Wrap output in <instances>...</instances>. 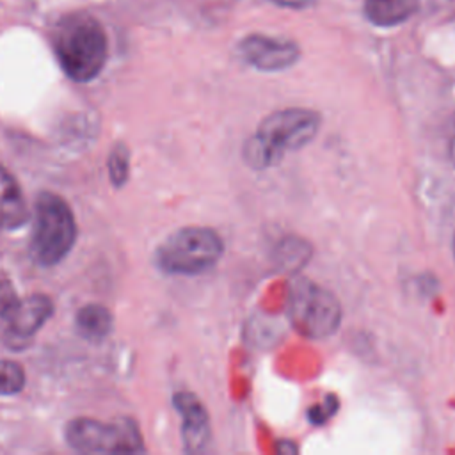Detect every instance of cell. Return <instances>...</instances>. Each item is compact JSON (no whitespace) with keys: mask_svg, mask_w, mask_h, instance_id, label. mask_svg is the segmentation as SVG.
<instances>
[{"mask_svg":"<svg viewBox=\"0 0 455 455\" xmlns=\"http://www.w3.org/2000/svg\"><path fill=\"white\" fill-rule=\"evenodd\" d=\"M320 128V116L307 108H284L267 116L245 142V162L267 169L283 160L288 151L309 144Z\"/></svg>","mask_w":455,"mask_h":455,"instance_id":"6da1fadb","label":"cell"},{"mask_svg":"<svg viewBox=\"0 0 455 455\" xmlns=\"http://www.w3.org/2000/svg\"><path fill=\"white\" fill-rule=\"evenodd\" d=\"M53 46L62 71L75 82L96 78L108 57L107 34L87 12L64 16L57 25Z\"/></svg>","mask_w":455,"mask_h":455,"instance_id":"7a4b0ae2","label":"cell"},{"mask_svg":"<svg viewBox=\"0 0 455 455\" xmlns=\"http://www.w3.org/2000/svg\"><path fill=\"white\" fill-rule=\"evenodd\" d=\"M76 240V222L68 203L52 192L36 199L30 252L41 265H55L66 258Z\"/></svg>","mask_w":455,"mask_h":455,"instance_id":"3957f363","label":"cell"},{"mask_svg":"<svg viewBox=\"0 0 455 455\" xmlns=\"http://www.w3.org/2000/svg\"><path fill=\"white\" fill-rule=\"evenodd\" d=\"M224 243L210 228H181L156 249V263L167 274L196 275L212 268L222 256Z\"/></svg>","mask_w":455,"mask_h":455,"instance_id":"277c9868","label":"cell"},{"mask_svg":"<svg viewBox=\"0 0 455 455\" xmlns=\"http://www.w3.org/2000/svg\"><path fill=\"white\" fill-rule=\"evenodd\" d=\"M291 325L307 338H327L339 327L341 306L325 288L309 279H297L288 295Z\"/></svg>","mask_w":455,"mask_h":455,"instance_id":"5b68a950","label":"cell"},{"mask_svg":"<svg viewBox=\"0 0 455 455\" xmlns=\"http://www.w3.org/2000/svg\"><path fill=\"white\" fill-rule=\"evenodd\" d=\"M68 444L82 453H140L144 451L142 434L130 418L98 421L75 418L66 425Z\"/></svg>","mask_w":455,"mask_h":455,"instance_id":"8992f818","label":"cell"},{"mask_svg":"<svg viewBox=\"0 0 455 455\" xmlns=\"http://www.w3.org/2000/svg\"><path fill=\"white\" fill-rule=\"evenodd\" d=\"M53 302L46 295H30L20 299L16 307L4 320V339L11 348H20L30 339L52 316Z\"/></svg>","mask_w":455,"mask_h":455,"instance_id":"52a82bcc","label":"cell"},{"mask_svg":"<svg viewBox=\"0 0 455 455\" xmlns=\"http://www.w3.org/2000/svg\"><path fill=\"white\" fill-rule=\"evenodd\" d=\"M240 53L251 66L261 71H279L295 64L299 46L288 39L254 34L240 43Z\"/></svg>","mask_w":455,"mask_h":455,"instance_id":"ba28073f","label":"cell"},{"mask_svg":"<svg viewBox=\"0 0 455 455\" xmlns=\"http://www.w3.org/2000/svg\"><path fill=\"white\" fill-rule=\"evenodd\" d=\"M174 407L181 416V437L187 451H201L210 441V419L199 398L188 391L174 395Z\"/></svg>","mask_w":455,"mask_h":455,"instance_id":"9c48e42d","label":"cell"},{"mask_svg":"<svg viewBox=\"0 0 455 455\" xmlns=\"http://www.w3.org/2000/svg\"><path fill=\"white\" fill-rule=\"evenodd\" d=\"M28 219V210L16 180L0 165V228L16 229Z\"/></svg>","mask_w":455,"mask_h":455,"instance_id":"30bf717a","label":"cell"},{"mask_svg":"<svg viewBox=\"0 0 455 455\" xmlns=\"http://www.w3.org/2000/svg\"><path fill=\"white\" fill-rule=\"evenodd\" d=\"M418 9V0H366L364 12L368 20L380 27H391L405 21Z\"/></svg>","mask_w":455,"mask_h":455,"instance_id":"8fae6325","label":"cell"},{"mask_svg":"<svg viewBox=\"0 0 455 455\" xmlns=\"http://www.w3.org/2000/svg\"><path fill=\"white\" fill-rule=\"evenodd\" d=\"M78 332L92 341L105 338L112 331V313L101 304H87L78 309L75 318Z\"/></svg>","mask_w":455,"mask_h":455,"instance_id":"7c38bea8","label":"cell"},{"mask_svg":"<svg viewBox=\"0 0 455 455\" xmlns=\"http://www.w3.org/2000/svg\"><path fill=\"white\" fill-rule=\"evenodd\" d=\"M25 371L16 361L0 359V396H11L23 389Z\"/></svg>","mask_w":455,"mask_h":455,"instance_id":"4fadbf2b","label":"cell"},{"mask_svg":"<svg viewBox=\"0 0 455 455\" xmlns=\"http://www.w3.org/2000/svg\"><path fill=\"white\" fill-rule=\"evenodd\" d=\"M130 174V156L128 151L123 146H117L112 149L108 156V176L112 185L123 187Z\"/></svg>","mask_w":455,"mask_h":455,"instance_id":"5bb4252c","label":"cell"},{"mask_svg":"<svg viewBox=\"0 0 455 455\" xmlns=\"http://www.w3.org/2000/svg\"><path fill=\"white\" fill-rule=\"evenodd\" d=\"M20 302L12 283L5 277H0V318H5Z\"/></svg>","mask_w":455,"mask_h":455,"instance_id":"9a60e30c","label":"cell"},{"mask_svg":"<svg viewBox=\"0 0 455 455\" xmlns=\"http://www.w3.org/2000/svg\"><path fill=\"white\" fill-rule=\"evenodd\" d=\"M283 7H295V9H300V7H306L309 5L313 0H272Z\"/></svg>","mask_w":455,"mask_h":455,"instance_id":"2e32d148","label":"cell"},{"mask_svg":"<svg viewBox=\"0 0 455 455\" xmlns=\"http://www.w3.org/2000/svg\"><path fill=\"white\" fill-rule=\"evenodd\" d=\"M448 155H450V160L455 164V121H453L451 133H450V139H448Z\"/></svg>","mask_w":455,"mask_h":455,"instance_id":"e0dca14e","label":"cell"},{"mask_svg":"<svg viewBox=\"0 0 455 455\" xmlns=\"http://www.w3.org/2000/svg\"><path fill=\"white\" fill-rule=\"evenodd\" d=\"M453 251H455V240H453Z\"/></svg>","mask_w":455,"mask_h":455,"instance_id":"ac0fdd59","label":"cell"}]
</instances>
